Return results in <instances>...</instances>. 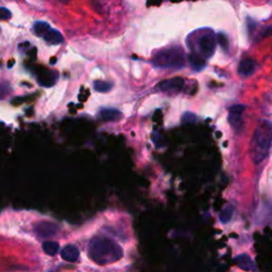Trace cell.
<instances>
[{"label":"cell","instance_id":"18","mask_svg":"<svg viewBox=\"0 0 272 272\" xmlns=\"http://www.w3.org/2000/svg\"><path fill=\"white\" fill-rule=\"evenodd\" d=\"M113 84L111 82L107 81H100L97 80L94 82V89L98 93H108L112 89Z\"/></svg>","mask_w":272,"mask_h":272},{"label":"cell","instance_id":"11","mask_svg":"<svg viewBox=\"0 0 272 272\" xmlns=\"http://www.w3.org/2000/svg\"><path fill=\"white\" fill-rule=\"evenodd\" d=\"M237 266L247 271H256L254 260L247 254H240L234 258Z\"/></svg>","mask_w":272,"mask_h":272},{"label":"cell","instance_id":"12","mask_svg":"<svg viewBox=\"0 0 272 272\" xmlns=\"http://www.w3.org/2000/svg\"><path fill=\"white\" fill-rule=\"evenodd\" d=\"M43 39L46 41L48 44H51V45H60L64 41V38H63L62 34L58 30H54V29H50L43 37Z\"/></svg>","mask_w":272,"mask_h":272},{"label":"cell","instance_id":"9","mask_svg":"<svg viewBox=\"0 0 272 272\" xmlns=\"http://www.w3.org/2000/svg\"><path fill=\"white\" fill-rule=\"evenodd\" d=\"M98 117L104 121H118L121 119V112L115 109H101L98 112Z\"/></svg>","mask_w":272,"mask_h":272},{"label":"cell","instance_id":"22","mask_svg":"<svg viewBox=\"0 0 272 272\" xmlns=\"http://www.w3.org/2000/svg\"><path fill=\"white\" fill-rule=\"evenodd\" d=\"M2 96H4V93H3V88L0 87V97H2Z\"/></svg>","mask_w":272,"mask_h":272},{"label":"cell","instance_id":"13","mask_svg":"<svg viewBox=\"0 0 272 272\" xmlns=\"http://www.w3.org/2000/svg\"><path fill=\"white\" fill-rule=\"evenodd\" d=\"M56 79H58V75L55 74V72H46V73H42L41 76H39L38 80L41 85L44 86H52Z\"/></svg>","mask_w":272,"mask_h":272},{"label":"cell","instance_id":"7","mask_svg":"<svg viewBox=\"0 0 272 272\" xmlns=\"http://www.w3.org/2000/svg\"><path fill=\"white\" fill-rule=\"evenodd\" d=\"M245 107L242 105L232 106L229 110V122L231 127L236 130L241 131L243 128V113L245 111Z\"/></svg>","mask_w":272,"mask_h":272},{"label":"cell","instance_id":"3","mask_svg":"<svg viewBox=\"0 0 272 272\" xmlns=\"http://www.w3.org/2000/svg\"><path fill=\"white\" fill-rule=\"evenodd\" d=\"M184 52L180 48H167L157 52L153 59V65L168 70H179L185 66Z\"/></svg>","mask_w":272,"mask_h":272},{"label":"cell","instance_id":"10","mask_svg":"<svg viewBox=\"0 0 272 272\" xmlns=\"http://www.w3.org/2000/svg\"><path fill=\"white\" fill-rule=\"evenodd\" d=\"M257 68V63L252 59H245L238 65V73L241 76H251Z\"/></svg>","mask_w":272,"mask_h":272},{"label":"cell","instance_id":"8","mask_svg":"<svg viewBox=\"0 0 272 272\" xmlns=\"http://www.w3.org/2000/svg\"><path fill=\"white\" fill-rule=\"evenodd\" d=\"M61 256L66 262L75 263L79 259V256H80V251H79V249L76 246L67 245L62 249Z\"/></svg>","mask_w":272,"mask_h":272},{"label":"cell","instance_id":"2","mask_svg":"<svg viewBox=\"0 0 272 272\" xmlns=\"http://www.w3.org/2000/svg\"><path fill=\"white\" fill-rule=\"evenodd\" d=\"M272 147V123L264 119L259 122L251 140L250 155L255 164L263 163Z\"/></svg>","mask_w":272,"mask_h":272},{"label":"cell","instance_id":"23","mask_svg":"<svg viewBox=\"0 0 272 272\" xmlns=\"http://www.w3.org/2000/svg\"><path fill=\"white\" fill-rule=\"evenodd\" d=\"M55 61H56V60H55V59H52V61H51V60H50V63H52V64H53V63H55Z\"/></svg>","mask_w":272,"mask_h":272},{"label":"cell","instance_id":"21","mask_svg":"<svg viewBox=\"0 0 272 272\" xmlns=\"http://www.w3.org/2000/svg\"><path fill=\"white\" fill-rule=\"evenodd\" d=\"M12 17V14H11L10 10L7 8H0V20H8Z\"/></svg>","mask_w":272,"mask_h":272},{"label":"cell","instance_id":"4","mask_svg":"<svg viewBox=\"0 0 272 272\" xmlns=\"http://www.w3.org/2000/svg\"><path fill=\"white\" fill-rule=\"evenodd\" d=\"M216 46H217V40L212 31L204 33L200 37L199 50H200L201 56L204 60L212 58L215 51H216Z\"/></svg>","mask_w":272,"mask_h":272},{"label":"cell","instance_id":"1","mask_svg":"<svg viewBox=\"0 0 272 272\" xmlns=\"http://www.w3.org/2000/svg\"><path fill=\"white\" fill-rule=\"evenodd\" d=\"M89 258L98 265H110L123 256L122 248L112 238L106 236H95L89 242L88 250Z\"/></svg>","mask_w":272,"mask_h":272},{"label":"cell","instance_id":"19","mask_svg":"<svg viewBox=\"0 0 272 272\" xmlns=\"http://www.w3.org/2000/svg\"><path fill=\"white\" fill-rule=\"evenodd\" d=\"M217 43H218V45H219V46L223 49V50H225V51H228L229 50V47H230V45H229V39L228 38H226V36H225V34H223V33H218L217 34Z\"/></svg>","mask_w":272,"mask_h":272},{"label":"cell","instance_id":"15","mask_svg":"<svg viewBox=\"0 0 272 272\" xmlns=\"http://www.w3.org/2000/svg\"><path fill=\"white\" fill-rule=\"evenodd\" d=\"M50 30V26L45 21H37L36 24L33 25V32L37 34L38 37H44L48 31Z\"/></svg>","mask_w":272,"mask_h":272},{"label":"cell","instance_id":"14","mask_svg":"<svg viewBox=\"0 0 272 272\" xmlns=\"http://www.w3.org/2000/svg\"><path fill=\"white\" fill-rule=\"evenodd\" d=\"M188 59H189L191 67L194 68L196 72H200L204 67H206V60H204L200 54H197L195 52L190 53Z\"/></svg>","mask_w":272,"mask_h":272},{"label":"cell","instance_id":"17","mask_svg":"<svg viewBox=\"0 0 272 272\" xmlns=\"http://www.w3.org/2000/svg\"><path fill=\"white\" fill-rule=\"evenodd\" d=\"M233 212H234V209L233 207L231 206V204H228V206H225L222 211L220 212L219 214V219L222 221V222H229L233 216Z\"/></svg>","mask_w":272,"mask_h":272},{"label":"cell","instance_id":"20","mask_svg":"<svg viewBox=\"0 0 272 272\" xmlns=\"http://www.w3.org/2000/svg\"><path fill=\"white\" fill-rule=\"evenodd\" d=\"M196 120H197V117L195 116V114H192V113H189V112H186L182 117V121L184 123H191Z\"/></svg>","mask_w":272,"mask_h":272},{"label":"cell","instance_id":"16","mask_svg":"<svg viewBox=\"0 0 272 272\" xmlns=\"http://www.w3.org/2000/svg\"><path fill=\"white\" fill-rule=\"evenodd\" d=\"M43 250L48 255H54L59 251V244L56 242H45L43 243Z\"/></svg>","mask_w":272,"mask_h":272},{"label":"cell","instance_id":"6","mask_svg":"<svg viewBox=\"0 0 272 272\" xmlns=\"http://www.w3.org/2000/svg\"><path fill=\"white\" fill-rule=\"evenodd\" d=\"M184 86V80L182 78H174L164 80L156 85V89L164 93H178Z\"/></svg>","mask_w":272,"mask_h":272},{"label":"cell","instance_id":"5","mask_svg":"<svg viewBox=\"0 0 272 272\" xmlns=\"http://www.w3.org/2000/svg\"><path fill=\"white\" fill-rule=\"evenodd\" d=\"M59 225L50 221H40L34 225V232L37 233L39 237L42 238L52 237L59 232Z\"/></svg>","mask_w":272,"mask_h":272},{"label":"cell","instance_id":"24","mask_svg":"<svg viewBox=\"0 0 272 272\" xmlns=\"http://www.w3.org/2000/svg\"><path fill=\"white\" fill-rule=\"evenodd\" d=\"M0 30H2V29H0Z\"/></svg>","mask_w":272,"mask_h":272}]
</instances>
